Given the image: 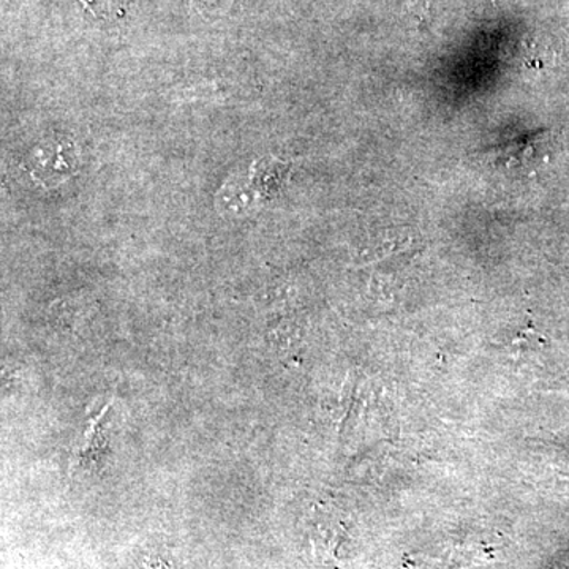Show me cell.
I'll use <instances>...</instances> for the list:
<instances>
[{
  "instance_id": "6da1fadb",
  "label": "cell",
  "mask_w": 569,
  "mask_h": 569,
  "mask_svg": "<svg viewBox=\"0 0 569 569\" xmlns=\"http://www.w3.org/2000/svg\"><path fill=\"white\" fill-rule=\"evenodd\" d=\"M92 3L93 13L111 14L119 13L122 9V0H84Z\"/></svg>"
},
{
  "instance_id": "7a4b0ae2",
  "label": "cell",
  "mask_w": 569,
  "mask_h": 569,
  "mask_svg": "<svg viewBox=\"0 0 569 569\" xmlns=\"http://www.w3.org/2000/svg\"><path fill=\"white\" fill-rule=\"evenodd\" d=\"M429 3L430 0H411V6H413L415 9L426 10Z\"/></svg>"
}]
</instances>
